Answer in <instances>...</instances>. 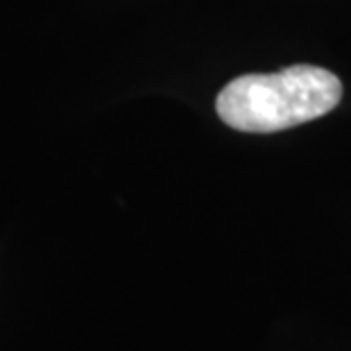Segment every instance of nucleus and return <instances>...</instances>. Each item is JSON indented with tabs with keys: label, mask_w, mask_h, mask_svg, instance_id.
Returning a JSON list of instances; mask_svg holds the SVG:
<instances>
[{
	"label": "nucleus",
	"mask_w": 351,
	"mask_h": 351,
	"mask_svg": "<svg viewBox=\"0 0 351 351\" xmlns=\"http://www.w3.org/2000/svg\"><path fill=\"white\" fill-rule=\"evenodd\" d=\"M340 100L338 75L319 66L297 64L231 80L218 93L215 111L231 130L272 134L331 114Z\"/></svg>",
	"instance_id": "nucleus-1"
}]
</instances>
